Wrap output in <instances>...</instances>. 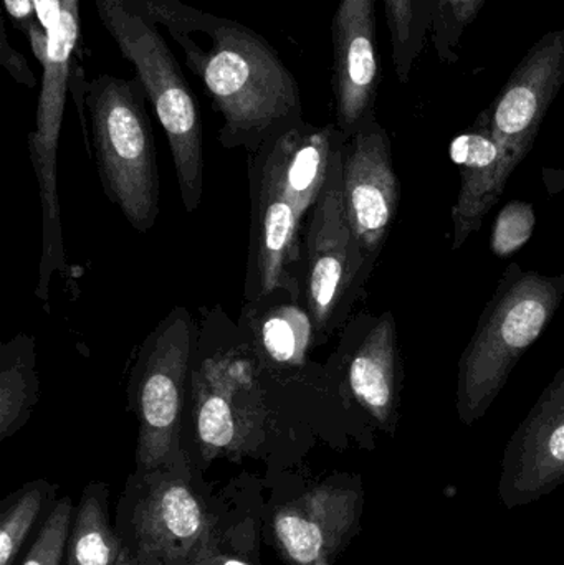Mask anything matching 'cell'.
<instances>
[{
    "label": "cell",
    "instance_id": "obj_1",
    "mask_svg": "<svg viewBox=\"0 0 564 565\" xmlns=\"http://www.w3.org/2000/svg\"><path fill=\"white\" fill-rule=\"evenodd\" d=\"M178 43L221 115L225 149L257 151L272 135L305 119L300 86L260 33L181 0H141Z\"/></svg>",
    "mask_w": 564,
    "mask_h": 565
},
{
    "label": "cell",
    "instance_id": "obj_2",
    "mask_svg": "<svg viewBox=\"0 0 564 565\" xmlns=\"http://www.w3.org/2000/svg\"><path fill=\"white\" fill-rule=\"evenodd\" d=\"M344 142L334 122L315 126L301 119L248 154L251 241L245 301H262L274 292L301 298V224L320 198L334 154Z\"/></svg>",
    "mask_w": 564,
    "mask_h": 565
},
{
    "label": "cell",
    "instance_id": "obj_3",
    "mask_svg": "<svg viewBox=\"0 0 564 565\" xmlns=\"http://www.w3.org/2000/svg\"><path fill=\"white\" fill-rule=\"evenodd\" d=\"M70 92L82 119L88 154V125L92 129L103 191L135 231H151L159 217L161 185L145 86L136 76L85 79L75 63Z\"/></svg>",
    "mask_w": 564,
    "mask_h": 565
},
{
    "label": "cell",
    "instance_id": "obj_4",
    "mask_svg": "<svg viewBox=\"0 0 564 565\" xmlns=\"http://www.w3.org/2000/svg\"><path fill=\"white\" fill-rule=\"evenodd\" d=\"M563 298L564 275L546 277L519 264L507 268L460 355L456 412L464 425L470 427L489 412Z\"/></svg>",
    "mask_w": 564,
    "mask_h": 565
},
{
    "label": "cell",
    "instance_id": "obj_5",
    "mask_svg": "<svg viewBox=\"0 0 564 565\" xmlns=\"http://www.w3.org/2000/svg\"><path fill=\"white\" fill-rule=\"evenodd\" d=\"M96 13L123 58L131 63L164 129L185 212L194 214L204 189L201 109L181 65L141 0H95Z\"/></svg>",
    "mask_w": 564,
    "mask_h": 565
},
{
    "label": "cell",
    "instance_id": "obj_6",
    "mask_svg": "<svg viewBox=\"0 0 564 565\" xmlns=\"http://www.w3.org/2000/svg\"><path fill=\"white\" fill-rule=\"evenodd\" d=\"M123 543L136 565H192L217 553V526L182 450L171 463L135 471L118 507Z\"/></svg>",
    "mask_w": 564,
    "mask_h": 565
},
{
    "label": "cell",
    "instance_id": "obj_7",
    "mask_svg": "<svg viewBox=\"0 0 564 565\" xmlns=\"http://www.w3.org/2000/svg\"><path fill=\"white\" fill-rule=\"evenodd\" d=\"M343 148L344 145L334 154L323 191L308 214L301 257V298L310 312L317 341H324L347 321L374 268L348 222Z\"/></svg>",
    "mask_w": 564,
    "mask_h": 565
},
{
    "label": "cell",
    "instance_id": "obj_8",
    "mask_svg": "<svg viewBox=\"0 0 564 565\" xmlns=\"http://www.w3.org/2000/svg\"><path fill=\"white\" fill-rule=\"evenodd\" d=\"M191 315L174 308L145 339L129 374V404L139 422L136 470L151 471L182 454V415L191 377Z\"/></svg>",
    "mask_w": 564,
    "mask_h": 565
},
{
    "label": "cell",
    "instance_id": "obj_9",
    "mask_svg": "<svg viewBox=\"0 0 564 565\" xmlns=\"http://www.w3.org/2000/svg\"><path fill=\"white\" fill-rule=\"evenodd\" d=\"M49 52L42 66L35 129L29 135V154L39 182L42 204V260L36 282V298L49 299L50 280L55 274H65L62 222L58 201L60 131L70 92L73 56L82 35L79 0H55L49 29Z\"/></svg>",
    "mask_w": 564,
    "mask_h": 565
},
{
    "label": "cell",
    "instance_id": "obj_10",
    "mask_svg": "<svg viewBox=\"0 0 564 565\" xmlns=\"http://www.w3.org/2000/svg\"><path fill=\"white\" fill-rule=\"evenodd\" d=\"M192 420L204 461L241 458L260 441L265 407L254 365L237 352L191 369Z\"/></svg>",
    "mask_w": 564,
    "mask_h": 565
},
{
    "label": "cell",
    "instance_id": "obj_11",
    "mask_svg": "<svg viewBox=\"0 0 564 565\" xmlns=\"http://www.w3.org/2000/svg\"><path fill=\"white\" fill-rule=\"evenodd\" d=\"M341 361V394L368 427L394 437L403 401L404 365L393 312L361 315L348 329Z\"/></svg>",
    "mask_w": 564,
    "mask_h": 565
},
{
    "label": "cell",
    "instance_id": "obj_12",
    "mask_svg": "<svg viewBox=\"0 0 564 565\" xmlns=\"http://www.w3.org/2000/svg\"><path fill=\"white\" fill-rule=\"evenodd\" d=\"M364 490L360 477L338 475L275 511L272 533L291 565L333 561L360 531Z\"/></svg>",
    "mask_w": 564,
    "mask_h": 565
},
{
    "label": "cell",
    "instance_id": "obj_13",
    "mask_svg": "<svg viewBox=\"0 0 564 565\" xmlns=\"http://www.w3.org/2000/svg\"><path fill=\"white\" fill-rule=\"evenodd\" d=\"M343 199L354 238L368 260L376 264L401 204L391 139L377 118L344 142Z\"/></svg>",
    "mask_w": 564,
    "mask_h": 565
},
{
    "label": "cell",
    "instance_id": "obj_14",
    "mask_svg": "<svg viewBox=\"0 0 564 565\" xmlns=\"http://www.w3.org/2000/svg\"><path fill=\"white\" fill-rule=\"evenodd\" d=\"M564 483V365L519 425L503 454L499 498L526 507Z\"/></svg>",
    "mask_w": 564,
    "mask_h": 565
},
{
    "label": "cell",
    "instance_id": "obj_15",
    "mask_svg": "<svg viewBox=\"0 0 564 565\" xmlns=\"http://www.w3.org/2000/svg\"><path fill=\"white\" fill-rule=\"evenodd\" d=\"M563 85L564 29H560L545 33L526 52L486 109L493 136L515 168L532 151Z\"/></svg>",
    "mask_w": 564,
    "mask_h": 565
},
{
    "label": "cell",
    "instance_id": "obj_16",
    "mask_svg": "<svg viewBox=\"0 0 564 565\" xmlns=\"http://www.w3.org/2000/svg\"><path fill=\"white\" fill-rule=\"evenodd\" d=\"M376 2L340 0L331 20L334 125L347 139L364 122L377 118L381 60L377 50Z\"/></svg>",
    "mask_w": 564,
    "mask_h": 565
},
{
    "label": "cell",
    "instance_id": "obj_17",
    "mask_svg": "<svg viewBox=\"0 0 564 565\" xmlns=\"http://www.w3.org/2000/svg\"><path fill=\"white\" fill-rule=\"evenodd\" d=\"M449 156L460 175L459 195L450 214L453 250L457 252L482 228L483 218L502 198L517 168L493 136L486 109L467 131L453 139Z\"/></svg>",
    "mask_w": 564,
    "mask_h": 565
},
{
    "label": "cell",
    "instance_id": "obj_18",
    "mask_svg": "<svg viewBox=\"0 0 564 565\" xmlns=\"http://www.w3.org/2000/svg\"><path fill=\"white\" fill-rule=\"evenodd\" d=\"M298 299L287 292H274L245 306L252 349L268 367H300L307 359L315 329L307 306H300Z\"/></svg>",
    "mask_w": 564,
    "mask_h": 565
},
{
    "label": "cell",
    "instance_id": "obj_19",
    "mask_svg": "<svg viewBox=\"0 0 564 565\" xmlns=\"http://www.w3.org/2000/svg\"><path fill=\"white\" fill-rule=\"evenodd\" d=\"M125 543L109 521L108 487L92 483L73 514L65 565H118Z\"/></svg>",
    "mask_w": 564,
    "mask_h": 565
},
{
    "label": "cell",
    "instance_id": "obj_20",
    "mask_svg": "<svg viewBox=\"0 0 564 565\" xmlns=\"http://www.w3.org/2000/svg\"><path fill=\"white\" fill-rule=\"evenodd\" d=\"M39 402L33 339L20 334L0 351V440L12 437L29 420Z\"/></svg>",
    "mask_w": 564,
    "mask_h": 565
},
{
    "label": "cell",
    "instance_id": "obj_21",
    "mask_svg": "<svg viewBox=\"0 0 564 565\" xmlns=\"http://www.w3.org/2000/svg\"><path fill=\"white\" fill-rule=\"evenodd\" d=\"M434 0H384L393 65L401 85L409 82L433 22Z\"/></svg>",
    "mask_w": 564,
    "mask_h": 565
},
{
    "label": "cell",
    "instance_id": "obj_22",
    "mask_svg": "<svg viewBox=\"0 0 564 565\" xmlns=\"http://www.w3.org/2000/svg\"><path fill=\"white\" fill-rule=\"evenodd\" d=\"M55 488L46 481H33L17 491L0 518V565H12L26 536L42 514Z\"/></svg>",
    "mask_w": 564,
    "mask_h": 565
},
{
    "label": "cell",
    "instance_id": "obj_23",
    "mask_svg": "<svg viewBox=\"0 0 564 565\" xmlns=\"http://www.w3.org/2000/svg\"><path fill=\"white\" fill-rule=\"evenodd\" d=\"M487 0H434L429 39L443 63L459 62L460 39Z\"/></svg>",
    "mask_w": 564,
    "mask_h": 565
},
{
    "label": "cell",
    "instance_id": "obj_24",
    "mask_svg": "<svg viewBox=\"0 0 564 565\" xmlns=\"http://www.w3.org/2000/svg\"><path fill=\"white\" fill-rule=\"evenodd\" d=\"M536 227V214L532 204L512 201L497 215L490 234V250L496 257L507 258L525 247Z\"/></svg>",
    "mask_w": 564,
    "mask_h": 565
},
{
    "label": "cell",
    "instance_id": "obj_25",
    "mask_svg": "<svg viewBox=\"0 0 564 565\" xmlns=\"http://www.w3.org/2000/svg\"><path fill=\"white\" fill-rule=\"evenodd\" d=\"M73 503L63 498L43 523L22 565H65L66 544L73 523Z\"/></svg>",
    "mask_w": 564,
    "mask_h": 565
},
{
    "label": "cell",
    "instance_id": "obj_26",
    "mask_svg": "<svg viewBox=\"0 0 564 565\" xmlns=\"http://www.w3.org/2000/svg\"><path fill=\"white\" fill-rule=\"evenodd\" d=\"M0 62L6 66L7 72L10 73L13 79L20 85L26 86V88H35L36 76L35 73L30 68L26 63L25 56L22 53L17 52L12 45H10L9 36H7L6 25L0 22Z\"/></svg>",
    "mask_w": 564,
    "mask_h": 565
},
{
    "label": "cell",
    "instance_id": "obj_27",
    "mask_svg": "<svg viewBox=\"0 0 564 565\" xmlns=\"http://www.w3.org/2000/svg\"><path fill=\"white\" fill-rule=\"evenodd\" d=\"M3 3H6L7 12L12 17L13 22L17 23L19 29H22L25 35L32 26L40 23L39 19H36L33 0H3Z\"/></svg>",
    "mask_w": 564,
    "mask_h": 565
},
{
    "label": "cell",
    "instance_id": "obj_28",
    "mask_svg": "<svg viewBox=\"0 0 564 565\" xmlns=\"http://www.w3.org/2000/svg\"><path fill=\"white\" fill-rule=\"evenodd\" d=\"M198 564L201 565H252L245 563V561L238 559L235 556H228V554L214 553L211 556L205 557V559L199 561Z\"/></svg>",
    "mask_w": 564,
    "mask_h": 565
},
{
    "label": "cell",
    "instance_id": "obj_29",
    "mask_svg": "<svg viewBox=\"0 0 564 565\" xmlns=\"http://www.w3.org/2000/svg\"><path fill=\"white\" fill-rule=\"evenodd\" d=\"M118 565H136L135 561H132L131 554L128 553V550H123L121 557H119Z\"/></svg>",
    "mask_w": 564,
    "mask_h": 565
},
{
    "label": "cell",
    "instance_id": "obj_30",
    "mask_svg": "<svg viewBox=\"0 0 564 565\" xmlns=\"http://www.w3.org/2000/svg\"><path fill=\"white\" fill-rule=\"evenodd\" d=\"M315 565H331V559H328V557H321V559Z\"/></svg>",
    "mask_w": 564,
    "mask_h": 565
}]
</instances>
